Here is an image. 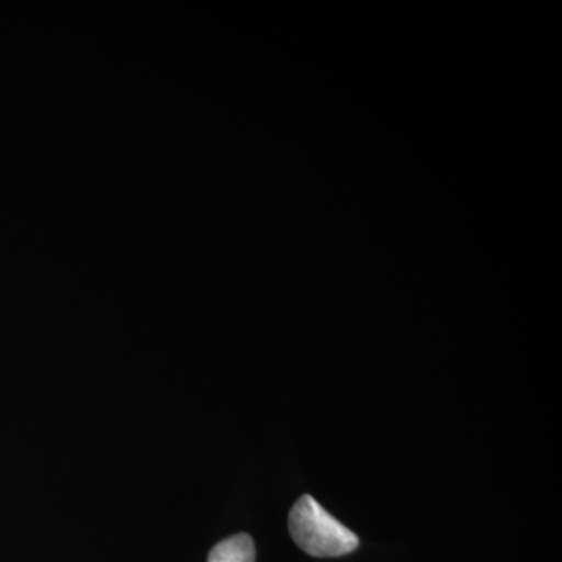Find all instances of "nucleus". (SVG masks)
<instances>
[{
  "label": "nucleus",
  "mask_w": 562,
  "mask_h": 562,
  "mask_svg": "<svg viewBox=\"0 0 562 562\" xmlns=\"http://www.w3.org/2000/svg\"><path fill=\"white\" fill-rule=\"evenodd\" d=\"M209 562H255V546L249 535H236L214 546Z\"/></svg>",
  "instance_id": "f03ea898"
},
{
  "label": "nucleus",
  "mask_w": 562,
  "mask_h": 562,
  "mask_svg": "<svg viewBox=\"0 0 562 562\" xmlns=\"http://www.w3.org/2000/svg\"><path fill=\"white\" fill-rule=\"evenodd\" d=\"M290 531L303 552L316 558L344 557L360 543L357 535L325 512L312 495H303L295 503L290 514Z\"/></svg>",
  "instance_id": "f257e3e1"
}]
</instances>
